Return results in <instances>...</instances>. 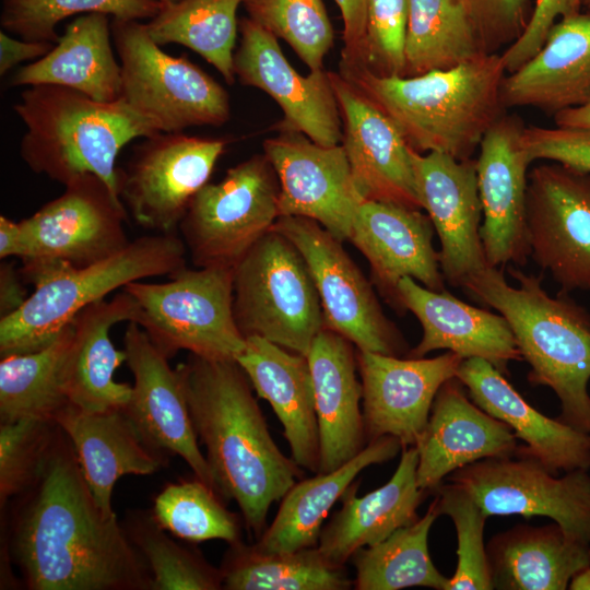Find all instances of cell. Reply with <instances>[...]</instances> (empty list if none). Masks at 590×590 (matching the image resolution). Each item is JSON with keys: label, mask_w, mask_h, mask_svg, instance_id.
<instances>
[{"label": "cell", "mask_w": 590, "mask_h": 590, "mask_svg": "<svg viewBox=\"0 0 590 590\" xmlns=\"http://www.w3.org/2000/svg\"><path fill=\"white\" fill-rule=\"evenodd\" d=\"M7 553L30 590H151L117 516L106 517L58 426L35 482L14 498Z\"/></svg>", "instance_id": "6da1fadb"}, {"label": "cell", "mask_w": 590, "mask_h": 590, "mask_svg": "<svg viewBox=\"0 0 590 590\" xmlns=\"http://www.w3.org/2000/svg\"><path fill=\"white\" fill-rule=\"evenodd\" d=\"M197 437L223 499H234L256 539L273 503L304 476L273 440L251 382L236 359L190 354L176 367Z\"/></svg>", "instance_id": "7a4b0ae2"}, {"label": "cell", "mask_w": 590, "mask_h": 590, "mask_svg": "<svg viewBox=\"0 0 590 590\" xmlns=\"http://www.w3.org/2000/svg\"><path fill=\"white\" fill-rule=\"evenodd\" d=\"M339 73L386 114L418 153L470 160L504 115L502 54L416 76L380 75L362 64L340 66Z\"/></svg>", "instance_id": "3957f363"}, {"label": "cell", "mask_w": 590, "mask_h": 590, "mask_svg": "<svg viewBox=\"0 0 590 590\" xmlns=\"http://www.w3.org/2000/svg\"><path fill=\"white\" fill-rule=\"evenodd\" d=\"M509 273L517 287L491 266L462 287L506 318L522 359L531 367L528 380L550 387L558 397V420L590 433V315L566 295L551 297L540 276L515 269Z\"/></svg>", "instance_id": "277c9868"}, {"label": "cell", "mask_w": 590, "mask_h": 590, "mask_svg": "<svg viewBox=\"0 0 590 590\" xmlns=\"http://www.w3.org/2000/svg\"><path fill=\"white\" fill-rule=\"evenodd\" d=\"M13 109L26 127L20 155L32 172L63 186L94 174L117 194L120 150L133 139L160 132L121 98L98 102L58 85L30 86Z\"/></svg>", "instance_id": "5b68a950"}, {"label": "cell", "mask_w": 590, "mask_h": 590, "mask_svg": "<svg viewBox=\"0 0 590 590\" xmlns=\"http://www.w3.org/2000/svg\"><path fill=\"white\" fill-rule=\"evenodd\" d=\"M186 253L176 234L157 233L82 268L58 260L23 259L19 270L34 292L20 309L0 319L1 357L46 347L83 308L130 282L175 273L186 267Z\"/></svg>", "instance_id": "8992f818"}, {"label": "cell", "mask_w": 590, "mask_h": 590, "mask_svg": "<svg viewBox=\"0 0 590 590\" xmlns=\"http://www.w3.org/2000/svg\"><path fill=\"white\" fill-rule=\"evenodd\" d=\"M233 314L244 338L261 337L305 356L324 327L309 268L278 231L271 228L234 268Z\"/></svg>", "instance_id": "52a82bcc"}, {"label": "cell", "mask_w": 590, "mask_h": 590, "mask_svg": "<svg viewBox=\"0 0 590 590\" xmlns=\"http://www.w3.org/2000/svg\"><path fill=\"white\" fill-rule=\"evenodd\" d=\"M165 283L133 281L121 290L138 303V323L167 357L179 351L236 359L245 347L233 314L234 269L187 267Z\"/></svg>", "instance_id": "ba28073f"}, {"label": "cell", "mask_w": 590, "mask_h": 590, "mask_svg": "<svg viewBox=\"0 0 590 590\" xmlns=\"http://www.w3.org/2000/svg\"><path fill=\"white\" fill-rule=\"evenodd\" d=\"M110 28L121 67L120 98L160 132L228 120L225 88L189 59L162 50L145 23L113 17Z\"/></svg>", "instance_id": "9c48e42d"}, {"label": "cell", "mask_w": 590, "mask_h": 590, "mask_svg": "<svg viewBox=\"0 0 590 590\" xmlns=\"http://www.w3.org/2000/svg\"><path fill=\"white\" fill-rule=\"evenodd\" d=\"M279 193L278 175L264 154L203 186L178 227L194 267L234 269L278 220Z\"/></svg>", "instance_id": "30bf717a"}, {"label": "cell", "mask_w": 590, "mask_h": 590, "mask_svg": "<svg viewBox=\"0 0 590 590\" xmlns=\"http://www.w3.org/2000/svg\"><path fill=\"white\" fill-rule=\"evenodd\" d=\"M272 228L290 239L304 257L327 328L361 351L391 356L409 354L403 335L384 314L371 283L345 251L343 241L318 222L303 216H280Z\"/></svg>", "instance_id": "8fae6325"}, {"label": "cell", "mask_w": 590, "mask_h": 590, "mask_svg": "<svg viewBox=\"0 0 590 590\" xmlns=\"http://www.w3.org/2000/svg\"><path fill=\"white\" fill-rule=\"evenodd\" d=\"M227 140L157 132L135 145L117 168L118 194L142 227L176 234L198 191L209 182Z\"/></svg>", "instance_id": "7c38bea8"}, {"label": "cell", "mask_w": 590, "mask_h": 590, "mask_svg": "<svg viewBox=\"0 0 590 590\" xmlns=\"http://www.w3.org/2000/svg\"><path fill=\"white\" fill-rule=\"evenodd\" d=\"M587 471L574 470L556 477L540 462L517 451L473 462L452 472L448 480L467 491L487 517H547L590 543Z\"/></svg>", "instance_id": "4fadbf2b"}, {"label": "cell", "mask_w": 590, "mask_h": 590, "mask_svg": "<svg viewBox=\"0 0 590 590\" xmlns=\"http://www.w3.org/2000/svg\"><path fill=\"white\" fill-rule=\"evenodd\" d=\"M530 255L562 293L590 291V173L543 161L528 173Z\"/></svg>", "instance_id": "5bb4252c"}, {"label": "cell", "mask_w": 590, "mask_h": 590, "mask_svg": "<svg viewBox=\"0 0 590 590\" xmlns=\"http://www.w3.org/2000/svg\"><path fill=\"white\" fill-rule=\"evenodd\" d=\"M64 187L59 197L20 222L26 244L23 259L58 260L82 268L130 244L123 225L128 211L105 180L84 174Z\"/></svg>", "instance_id": "9a60e30c"}, {"label": "cell", "mask_w": 590, "mask_h": 590, "mask_svg": "<svg viewBox=\"0 0 590 590\" xmlns=\"http://www.w3.org/2000/svg\"><path fill=\"white\" fill-rule=\"evenodd\" d=\"M263 151L279 178V217H308L339 240L349 239L365 200L343 145L323 146L302 132L280 131L263 142Z\"/></svg>", "instance_id": "2e32d148"}, {"label": "cell", "mask_w": 590, "mask_h": 590, "mask_svg": "<svg viewBox=\"0 0 590 590\" xmlns=\"http://www.w3.org/2000/svg\"><path fill=\"white\" fill-rule=\"evenodd\" d=\"M238 30L235 75L241 84L262 90L279 104L283 119L274 129L302 132L323 146L341 144L342 117L329 73L320 69L306 76L299 74L283 55L278 38L250 17H243Z\"/></svg>", "instance_id": "e0dca14e"}, {"label": "cell", "mask_w": 590, "mask_h": 590, "mask_svg": "<svg viewBox=\"0 0 590 590\" xmlns=\"http://www.w3.org/2000/svg\"><path fill=\"white\" fill-rule=\"evenodd\" d=\"M123 351L134 382L131 398L121 410L150 447L167 456L181 457L194 476L220 495L208 460L199 448L177 369L170 368L169 358L135 322H128Z\"/></svg>", "instance_id": "ac0fdd59"}, {"label": "cell", "mask_w": 590, "mask_h": 590, "mask_svg": "<svg viewBox=\"0 0 590 590\" xmlns=\"http://www.w3.org/2000/svg\"><path fill=\"white\" fill-rule=\"evenodd\" d=\"M462 361L450 351L433 358H402L357 350L367 442L392 436L402 448L415 446L439 388L456 377Z\"/></svg>", "instance_id": "d6986e66"}, {"label": "cell", "mask_w": 590, "mask_h": 590, "mask_svg": "<svg viewBox=\"0 0 590 590\" xmlns=\"http://www.w3.org/2000/svg\"><path fill=\"white\" fill-rule=\"evenodd\" d=\"M524 125L503 115L485 133L476 160L479 194L484 216L480 227L488 266L524 264L530 248L527 231L528 167L522 145Z\"/></svg>", "instance_id": "ffe728a7"}, {"label": "cell", "mask_w": 590, "mask_h": 590, "mask_svg": "<svg viewBox=\"0 0 590 590\" xmlns=\"http://www.w3.org/2000/svg\"><path fill=\"white\" fill-rule=\"evenodd\" d=\"M412 162L422 208L440 240L441 273L449 284L462 287L488 266L480 237L476 161L412 150Z\"/></svg>", "instance_id": "44dd1931"}, {"label": "cell", "mask_w": 590, "mask_h": 590, "mask_svg": "<svg viewBox=\"0 0 590 590\" xmlns=\"http://www.w3.org/2000/svg\"><path fill=\"white\" fill-rule=\"evenodd\" d=\"M339 104L343 140L355 186L364 200L423 209L412 148L397 126L339 72H328Z\"/></svg>", "instance_id": "7402d4cb"}, {"label": "cell", "mask_w": 590, "mask_h": 590, "mask_svg": "<svg viewBox=\"0 0 590 590\" xmlns=\"http://www.w3.org/2000/svg\"><path fill=\"white\" fill-rule=\"evenodd\" d=\"M434 225L421 209L365 200L361 203L349 239L365 256L371 282L398 312L402 306L398 284L412 278L428 290H445L439 252L433 247Z\"/></svg>", "instance_id": "603a6c76"}, {"label": "cell", "mask_w": 590, "mask_h": 590, "mask_svg": "<svg viewBox=\"0 0 590 590\" xmlns=\"http://www.w3.org/2000/svg\"><path fill=\"white\" fill-rule=\"evenodd\" d=\"M415 447L417 484L433 493L458 469L482 459L514 456L519 446L508 425L471 402L463 384L453 377L439 388Z\"/></svg>", "instance_id": "cb8c5ba5"}, {"label": "cell", "mask_w": 590, "mask_h": 590, "mask_svg": "<svg viewBox=\"0 0 590 590\" xmlns=\"http://www.w3.org/2000/svg\"><path fill=\"white\" fill-rule=\"evenodd\" d=\"M456 377L477 406L508 425L524 442L518 452L533 458L553 474L590 469V433L535 410L489 362L464 358Z\"/></svg>", "instance_id": "d4e9b609"}, {"label": "cell", "mask_w": 590, "mask_h": 590, "mask_svg": "<svg viewBox=\"0 0 590 590\" xmlns=\"http://www.w3.org/2000/svg\"><path fill=\"white\" fill-rule=\"evenodd\" d=\"M404 310H410L423 328L420 343L409 357H424L435 350H448L464 358L480 357L502 374L511 361H521L512 330L503 315L471 306L446 290L426 288L412 278L398 284Z\"/></svg>", "instance_id": "484cf974"}, {"label": "cell", "mask_w": 590, "mask_h": 590, "mask_svg": "<svg viewBox=\"0 0 590 590\" xmlns=\"http://www.w3.org/2000/svg\"><path fill=\"white\" fill-rule=\"evenodd\" d=\"M506 108L533 107L553 116L590 103V12L562 17L539 51L502 84Z\"/></svg>", "instance_id": "4316f807"}, {"label": "cell", "mask_w": 590, "mask_h": 590, "mask_svg": "<svg viewBox=\"0 0 590 590\" xmlns=\"http://www.w3.org/2000/svg\"><path fill=\"white\" fill-rule=\"evenodd\" d=\"M319 433V471L331 472L366 446L362 382L356 375L354 344L327 328L315 338L307 355Z\"/></svg>", "instance_id": "83f0119b"}, {"label": "cell", "mask_w": 590, "mask_h": 590, "mask_svg": "<svg viewBox=\"0 0 590 590\" xmlns=\"http://www.w3.org/2000/svg\"><path fill=\"white\" fill-rule=\"evenodd\" d=\"M139 306L126 291L110 300L101 299L72 319L73 337L62 367V387L70 405L84 411L122 409L132 386L114 380L115 370L126 362L109 337L116 323L135 322Z\"/></svg>", "instance_id": "f1b7e54d"}, {"label": "cell", "mask_w": 590, "mask_h": 590, "mask_svg": "<svg viewBox=\"0 0 590 590\" xmlns=\"http://www.w3.org/2000/svg\"><path fill=\"white\" fill-rule=\"evenodd\" d=\"M55 423L69 438L82 474L106 517H115L111 495L126 474L150 475L167 465L168 456L150 447L121 409L84 411L67 405Z\"/></svg>", "instance_id": "f546056e"}, {"label": "cell", "mask_w": 590, "mask_h": 590, "mask_svg": "<svg viewBox=\"0 0 590 590\" xmlns=\"http://www.w3.org/2000/svg\"><path fill=\"white\" fill-rule=\"evenodd\" d=\"M245 340L237 363L258 397L267 400L279 417L291 458L300 468L318 473L319 433L307 356L261 337Z\"/></svg>", "instance_id": "4dcf8cb0"}, {"label": "cell", "mask_w": 590, "mask_h": 590, "mask_svg": "<svg viewBox=\"0 0 590 590\" xmlns=\"http://www.w3.org/2000/svg\"><path fill=\"white\" fill-rule=\"evenodd\" d=\"M418 453L403 447L399 465L382 486L358 497L352 483L341 497V509L320 532L318 548L332 563L345 566L363 547L375 545L399 528L416 521V510L428 492L417 484Z\"/></svg>", "instance_id": "1f68e13d"}, {"label": "cell", "mask_w": 590, "mask_h": 590, "mask_svg": "<svg viewBox=\"0 0 590 590\" xmlns=\"http://www.w3.org/2000/svg\"><path fill=\"white\" fill-rule=\"evenodd\" d=\"M108 16L87 13L70 22L52 49L43 58L20 68L11 84L58 85L98 102L119 99L121 67L110 44Z\"/></svg>", "instance_id": "d6a6232c"}, {"label": "cell", "mask_w": 590, "mask_h": 590, "mask_svg": "<svg viewBox=\"0 0 590 590\" xmlns=\"http://www.w3.org/2000/svg\"><path fill=\"white\" fill-rule=\"evenodd\" d=\"M493 589L564 590L590 566V543L554 522L518 524L494 535L487 547Z\"/></svg>", "instance_id": "836d02e7"}, {"label": "cell", "mask_w": 590, "mask_h": 590, "mask_svg": "<svg viewBox=\"0 0 590 590\" xmlns=\"http://www.w3.org/2000/svg\"><path fill=\"white\" fill-rule=\"evenodd\" d=\"M402 450L392 436L371 440L340 468L298 480L281 499L271 524L252 545L262 553H280L316 547L333 505L367 467L384 463Z\"/></svg>", "instance_id": "e575fe53"}, {"label": "cell", "mask_w": 590, "mask_h": 590, "mask_svg": "<svg viewBox=\"0 0 590 590\" xmlns=\"http://www.w3.org/2000/svg\"><path fill=\"white\" fill-rule=\"evenodd\" d=\"M222 566L226 590H346L345 566L330 562L318 548L262 553L241 541L229 544Z\"/></svg>", "instance_id": "d590c367"}, {"label": "cell", "mask_w": 590, "mask_h": 590, "mask_svg": "<svg viewBox=\"0 0 590 590\" xmlns=\"http://www.w3.org/2000/svg\"><path fill=\"white\" fill-rule=\"evenodd\" d=\"M440 516L436 497L426 514L399 528L384 541L359 548L353 556L356 590H399L428 587L445 590L448 578L435 567L428 552L429 530Z\"/></svg>", "instance_id": "8d00e7d4"}, {"label": "cell", "mask_w": 590, "mask_h": 590, "mask_svg": "<svg viewBox=\"0 0 590 590\" xmlns=\"http://www.w3.org/2000/svg\"><path fill=\"white\" fill-rule=\"evenodd\" d=\"M73 337L72 323L46 347L10 354L0 362V423L33 417L54 421L69 405L62 367Z\"/></svg>", "instance_id": "74e56055"}, {"label": "cell", "mask_w": 590, "mask_h": 590, "mask_svg": "<svg viewBox=\"0 0 590 590\" xmlns=\"http://www.w3.org/2000/svg\"><path fill=\"white\" fill-rule=\"evenodd\" d=\"M243 0H180L162 4L145 23L160 46L180 44L211 63L227 84L235 82L234 48L238 31L237 9Z\"/></svg>", "instance_id": "f35d334b"}, {"label": "cell", "mask_w": 590, "mask_h": 590, "mask_svg": "<svg viewBox=\"0 0 590 590\" xmlns=\"http://www.w3.org/2000/svg\"><path fill=\"white\" fill-rule=\"evenodd\" d=\"M408 7L403 76L450 69L486 55L458 0H408Z\"/></svg>", "instance_id": "ab89813d"}, {"label": "cell", "mask_w": 590, "mask_h": 590, "mask_svg": "<svg viewBox=\"0 0 590 590\" xmlns=\"http://www.w3.org/2000/svg\"><path fill=\"white\" fill-rule=\"evenodd\" d=\"M151 575V590L223 589L220 568L180 545L158 526L151 511H133L122 523Z\"/></svg>", "instance_id": "60d3db41"}, {"label": "cell", "mask_w": 590, "mask_h": 590, "mask_svg": "<svg viewBox=\"0 0 590 590\" xmlns=\"http://www.w3.org/2000/svg\"><path fill=\"white\" fill-rule=\"evenodd\" d=\"M151 512L161 528L184 541H240L238 517L224 506L223 498L211 486L196 476L164 486L155 496Z\"/></svg>", "instance_id": "b9f144b4"}, {"label": "cell", "mask_w": 590, "mask_h": 590, "mask_svg": "<svg viewBox=\"0 0 590 590\" xmlns=\"http://www.w3.org/2000/svg\"><path fill=\"white\" fill-rule=\"evenodd\" d=\"M157 0H2L0 23L22 39L56 44V27L64 19L83 13H104L114 19L144 20L161 10Z\"/></svg>", "instance_id": "7bdbcfd3"}, {"label": "cell", "mask_w": 590, "mask_h": 590, "mask_svg": "<svg viewBox=\"0 0 590 590\" xmlns=\"http://www.w3.org/2000/svg\"><path fill=\"white\" fill-rule=\"evenodd\" d=\"M249 17L284 39L310 69L320 70L333 45V28L321 0H243Z\"/></svg>", "instance_id": "ee69618b"}, {"label": "cell", "mask_w": 590, "mask_h": 590, "mask_svg": "<svg viewBox=\"0 0 590 590\" xmlns=\"http://www.w3.org/2000/svg\"><path fill=\"white\" fill-rule=\"evenodd\" d=\"M440 515L451 518L458 540V564L445 590L493 589L484 527L488 518L462 487L441 484L434 492Z\"/></svg>", "instance_id": "f6af8a7d"}, {"label": "cell", "mask_w": 590, "mask_h": 590, "mask_svg": "<svg viewBox=\"0 0 590 590\" xmlns=\"http://www.w3.org/2000/svg\"><path fill=\"white\" fill-rule=\"evenodd\" d=\"M58 430L54 421L26 417L0 425V505L37 479Z\"/></svg>", "instance_id": "bcb514c9"}, {"label": "cell", "mask_w": 590, "mask_h": 590, "mask_svg": "<svg viewBox=\"0 0 590 590\" xmlns=\"http://www.w3.org/2000/svg\"><path fill=\"white\" fill-rule=\"evenodd\" d=\"M408 17V0H368L362 66L403 76Z\"/></svg>", "instance_id": "7dc6e473"}, {"label": "cell", "mask_w": 590, "mask_h": 590, "mask_svg": "<svg viewBox=\"0 0 590 590\" xmlns=\"http://www.w3.org/2000/svg\"><path fill=\"white\" fill-rule=\"evenodd\" d=\"M484 54H497L523 33L532 9L529 0H458ZM505 48V49H506Z\"/></svg>", "instance_id": "c3c4849f"}, {"label": "cell", "mask_w": 590, "mask_h": 590, "mask_svg": "<svg viewBox=\"0 0 590 590\" xmlns=\"http://www.w3.org/2000/svg\"><path fill=\"white\" fill-rule=\"evenodd\" d=\"M522 145L535 161L560 163L590 173V130L567 127H524Z\"/></svg>", "instance_id": "681fc988"}, {"label": "cell", "mask_w": 590, "mask_h": 590, "mask_svg": "<svg viewBox=\"0 0 590 590\" xmlns=\"http://www.w3.org/2000/svg\"><path fill=\"white\" fill-rule=\"evenodd\" d=\"M580 11L582 0H534L523 33L502 54L506 74L520 68L539 51L558 20Z\"/></svg>", "instance_id": "f907efd6"}, {"label": "cell", "mask_w": 590, "mask_h": 590, "mask_svg": "<svg viewBox=\"0 0 590 590\" xmlns=\"http://www.w3.org/2000/svg\"><path fill=\"white\" fill-rule=\"evenodd\" d=\"M340 8L344 30L340 66H355L363 62L368 0H334Z\"/></svg>", "instance_id": "816d5d0a"}, {"label": "cell", "mask_w": 590, "mask_h": 590, "mask_svg": "<svg viewBox=\"0 0 590 590\" xmlns=\"http://www.w3.org/2000/svg\"><path fill=\"white\" fill-rule=\"evenodd\" d=\"M54 47L49 42H32L16 39L0 32V74L4 75L19 63L27 60H38Z\"/></svg>", "instance_id": "f5cc1de1"}, {"label": "cell", "mask_w": 590, "mask_h": 590, "mask_svg": "<svg viewBox=\"0 0 590 590\" xmlns=\"http://www.w3.org/2000/svg\"><path fill=\"white\" fill-rule=\"evenodd\" d=\"M24 281L13 262L3 261L0 264V319L22 307L28 298Z\"/></svg>", "instance_id": "db71d44e"}, {"label": "cell", "mask_w": 590, "mask_h": 590, "mask_svg": "<svg viewBox=\"0 0 590 590\" xmlns=\"http://www.w3.org/2000/svg\"><path fill=\"white\" fill-rule=\"evenodd\" d=\"M26 256V244L24 232L20 222H13L0 216V259L17 257L23 259Z\"/></svg>", "instance_id": "11a10c76"}, {"label": "cell", "mask_w": 590, "mask_h": 590, "mask_svg": "<svg viewBox=\"0 0 590 590\" xmlns=\"http://www.w3.org/2000/svg\"><path fill=\"white\" fill-rule=\"evenodd\" d=\"M555 126L590 130V103L562 110L554 116Z\"/></svg>", "instance_id": "9f6ffc18"}, {"label": "cell", "mask_w": 590, "mask_h": 590, "mask_svg": "<svg viewBox=\"0 0 590 590\" xmlns=\"http://www.w3.org/2000/svg\"><path fill=\"white\" fill-rule=\"evenodd\" d=\"M570 590H590V566L576 573L569 581Z\"/></svg>", "instance_id": "6f0895ef"}, {"label": "cell", "mask_w": 590, "mask_h": 590, "mask_svg": "<svg viewBox=\"0 0 590 590\" xmlns=\"http://www.w3.org/2000/svg\"><path fill=\"white\" fill-rule=\"evenodd\" d=\"M582 10L590 12V0H582Z\"/></svg>", "instance_id": "680465c9"}, {"label": "cell", "mask_w": 590, "mask_h": 590, "mask_svg": "<svg viewBox=\"0 0 590 590\" xmlns=\"http://www.w3.org/2000/svg\"><path fill=\"white\" fill-rule=\"evenodd\" d=\"M160 1L162 4L166 5V4H173V3H176L180 0H157Z\"/></svg>", "instance_id": "91938a15"}]
</instances>
